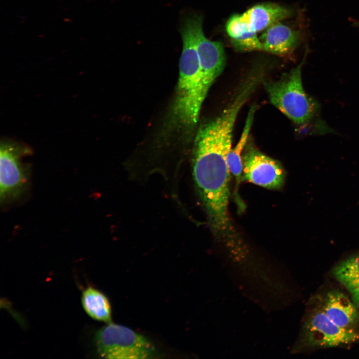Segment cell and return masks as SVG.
I'll list each match as a JSON object with an SVG mask.
<instances>
[{
    "label": "cell",
    "mask_w": 359,
    "mask_h": 359,
    "mask_svg": "<svg viewBox=\"0 0 359 359\" xmlns=\"http://www.w3.org/2000/svg\"><path fill=\"white\" fill-rule=\"evenodd\" d=\"M238 114L226 108L197 131L192 163L195 187L216 235L231 232L228 214L230 172L227 155L231 149L234 124Z\"/></svg>",
    "instance_id": "1"
},
{
    "label": "cell",
    "mask_w": 359,
    "mask_h": 359,
    "mask_svg": "<svg viewBox=\"0 0 359 359\" xmlns=\"http://www.w3.org/2000/svg\"><path fill=\"white\" fill-rule=\"evenodd\" d=\"M201 24V16L191 15L184 19L180 29L182 49L172 115L176 124L187 128L196 124L201 105L206 96L203 91L196 47L197 31Z\"/></svg>",
    "instance_id": "2"
},
{
    "label": "cell",
    "mask_w": 359,
    "mask_h": 359,
    "mask_svg": "<svg viewBox=\"0 0 359 359\" xmlns=\"http://www.w3.org/2000/svg\"><path fill=\"white\" fill-rule=\"evenodd\" d=\"M304 61L279 80L264 83L272 104L298 125L308 122L318 110L317 103L306 94L302 85Z\"/></svg>",
    "instance_id": "3"
},
{
    "label": "cell",
    "mask_w": 359,
    "mask_h": 359,
    "mask_svg": "<svg viewBox=\"0 0 359 359\" xmlns=\"http://www.w3.org/2000/svg\"><path fill=\"white\" fill-rule=\"evenodd\" d=\"M99 355L106 359H150L156 355L152 343L143 335L125 326L109 323L95 335Z\"/></svg>",
    "instance_id": "4"
},
{
    "label": "cell",
    "mask_w": 359,
    "mask_h": 359,
    "mask_svg": "<svg viewBox=\"0 0 359 359\" xmlns=\"http://www.w3.org/2000/svg\"><path fill=\"white\" fill-rule=\"evenodd\" d=\"M0 149V200L1 204L12 202L28 187L30 167L23 162L31 155L27 145L11 140H3Z\"/></svg>",
    "instance_id": "5"
},
{
    "label": "cell",
    "mask_w": 359,
    "mask_h": 359,
    "mask_svg": "<svg viewBox=\"0 0 359 359\" xmlns=\"http://www.w3.org/2000/svg\"><path fill=\"white\" fill-rule=\"evenodd\" d=\"M304 331L305 340L313 346L331 347L359 341V333L336 325L323 311L309 317Z\"/></svg>",
    "instance_id": "6"
},
{
    "label": "cell",
    "mask_w": 359,
    "mask_h": 359,
    "mask_svg": "<svg viewBox=\"0 0 359 359\" xmlns=\"http://www.w3.org/2000/svg\"><path fill=\"white\" fill-rule=\"evenodd\" d=\"M242 178L263 187L277 189L284 183L285 173L277 161L250 148L242 156Z\"/></svg>",
    "instance_id": "7"
},
{
    "label": "cell",
    "mask_w": 359,
    "mask_h": 359,
    "mask_svg": "<svg viewBox=\"0 0 359 359\" xmlns=\"http://www.w3.org/2000/svg\"><path fill=\"white\" fill-rule=\"evenodd\" d=\"M196 47L202 74L204 94L207 93L215 79L223 70L225 56L222 44L207 39L202 30V24L196 34Z\"/></svg>",
    "instance_id": "8"
},
{
    "label": "cell",
    "mask_w": 359,
    "mask_h": 359,
    "mask_svg": "<svg viewBox=\"0 0 359 359\" xmlns=\"http://www.w3.org/2000/svg\"><path fill=\"white\" fill-rule=\"evenodd\" d=\"M355 304L343 293L333 291L327 295L323 311L336 325L353 329L359 320Z\"/></svg>",
    "instance_id": "9"
},
{
    "label": "cell",
    "mask_w": 359,
    "mask_h": 359,
    "mask_svg": "<svg viewBox=\"0 0 359 359\" xmlns=\"http://www.w3.org/2000/svg\"><path fill=\"white\" fill-rule=\"evenodd\" d=\"M259 39L262 50L283 55L295 47L299 40V34L289 26L277 22L266 29Z\"/></svg>",
    "instance_id": "10"
},
{
    "label": "cell",
    "mask_w": 359,
    "mask_h": 359,
    "mask_svg": "<svg viewBox=\"0 0 359 359\" xmlns=\"http://www.w3.org/2000/svg\"><path fill=\"white\" fill-rule=\"evenodd\" d=\"M243 14L251 28L258 32L289 17L291 11L279 4L268 2L255 5Z\"/></svg>",
    "instance_id": "11"
},
{
    "label": "cell",
    "mask_w": 359,
    "mask_h": 359,
    "mask_svg": "<svg viewBox=\"0 0 359 359\" xmlns=\"http://www.w3.org/2000/svg\"><path fill=\"white\" fill-rule=\"evenodd\" d=\"M81 302L86 313L92 319L111 323V308L107 297L97 289L88 287L82 294Z\"/></svg>",
    "instance_id": "12"
},
{
    "label": "cell",
    "mask_w": 359,
    "mask_h": 359,
    "mask_svg": "<svg viewBox=\"0 0 359 359\" xmlns=\"http://www.w3.org/2000/svg\"><path fill=\"white\" fill-rule=\"evenodd\" d=\"M334 274L350 293L354 302L359 304V254L340 263L335 267Z\"/></svg>",
    "instance_id": "13"
},
{
    "label": "cell",
    "mask_w": 359,
    "mask_h": 359,
    "mask_svg": "<svg viewBox=\"0 0 359 359\" xmlns=\"http://www.w3.org/2000/svg\"><path fill=\"white\" fill-rule=\"evenodd\" d=\"M255 110L256 106H255L250 109L239 140L234 148H231L227 155L228 167L230 174L235 178L237 184L240 182L242 177V152L249 137Z\"/></svg>",
    "instance_id": "14"
},
{
    "label": "cell",
    "mask_w": 359,
    "mask_h": 359,
    "mask_svg": "<svg viewBox=\"0 0 359 359\" xmlns=\"http://www.w3.org/2000/svg\"><path fill=\"white\" fill-rule=\"evenodd\" d=\"M255 31L250 28L240 36L231 39L234 48L238 51H246L262 50V43Z\"/></svg>",
    "instance_id": "15"
},
{
    "label": "cell",
    "mask_w": 359,
    "mask_h": 359,
    "mask_svg": "<svg viewBox=\"0 0 359 359\" xmlns=\"http://www.w3.org/2000/svg\"><path fill=\"white\" fill-rule=\"evenodd\" d=\"M251 28L244 14H235L227 20L226 30L231 39H235Z\"/></svg>",
    "instance_id": "16"
}]
</instances>
